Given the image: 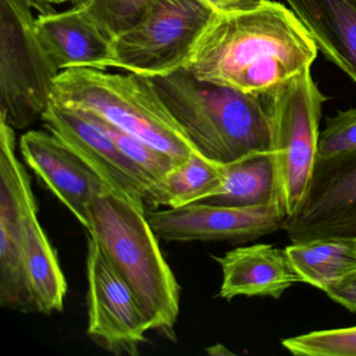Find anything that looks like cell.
Instances as JSON below:
<instances>
[{
    "label": "cell",
    "instance_id": "obj_1",
    "mask_svg": "<svg viewBox=\"0 0 356 356\" xmlns=\"http://www.w3.org/2000/svg\"><path fill=\"white\" fill-rule=\"evenodd\" d=\"M318 51L291 9L260 0L216 11L184 67L199 80L262 95L312 67Z\"/></svg>",
    "mask_w": 356,
    "mask_h": 356
},
{
    "label": "cell",
    "instance_id": "obj_2",
    "mask_svg": "<svg viewBox=\"0 0 356 356\" xmlns=\"http://www.w3.org/2000/svg\"><path fill=\"white\" fill-rule=\"evenodd\" d=\"M158 95L199 153L220 164L274 152L266 95L205 82L180 68L151 79Z\"/></svg>",
    "mask_w": 356,
    "mask_h": 356
},
{
    "label": "cell",
    "instance_id": "obj_3",
    "mask_svg": "<svg viewBox=\"0 0 356 356\" xmlns=\"http://www.w3.org/2000/svg\"><path fill=\"white\" fill-rule=\"evenodd\" d=\"M87 231L138 302L151 330L177 339L180 285L164 259L145 210L106 187L89 207Z\"/></svg>",
    "mask_w": 356,
    "mask_h": 356
},
{
    "label": "cell",
    "instance_id": "obj_4",
    "mask_svg": "<svg viewBox=\"0 0 356 356\" xmlns=\"http://www.w3.org/2000/svg\"><path fill=\"white\" fill-rule=\"evenodd\" d=\"M51 101L97 116L178 162L197 151L149 78L97 68H70L58 74Z\"/></svg>",
    "mask_w": 356,
    "mask_h": 356
},
{
    "label": "cell",
    "instance_id": "obj_5",
    "mask_svg": "<svg viewBox=\"0 0 356 356\" xmlns=\"http://www.w3.org/2000/svg\"><path fill=\"white\" fill-rule=\"evenodd\" d=\"M33 11L26 0H0V118L15 130L41 120L60 74Z\"/></svg>",
    "mask_w": 356,
    "mask_h": 356
},
{
    "label": "cell",
    "instance_id": "obj_6",
    "mask_svg": "<svg viewBox=\"0 0 356 356\" xmlns=\"http://www.w3.org/2000/svg\"><path fill=\"white\" fill-rule=\"evenodd\" d=\"M216 14L206 0H157L135 26L112 39L109 67L149 79L177 72Z\"/></svg>",
    "mask_w": 356,
    "mask_h": 356
},
{
    "label": "cell",
    "instance_id": "obj_7",
    "mask_svg": "<svg viewBox=\"0 0 356 356\" xmlns=\"http://www.w3.org/2000/svg\"><path fill=\"white\" fill-rule=\"evenodd\" d=\"M264 95L272 120L281 206L287 218L299 207L312 177L327 97L316 86L310 68Z\"/></svg>",
    "mask_w": 356,
    "mask_h": 356
},
{
    "label": "cell",
    "instance_id": "obj_8",
    "mask_svg": "<svg viewBox=\"0 0 356 356\" xmlns=\"http://www.w3.org/2000/svg\"><path fill=\"white\" fill-rule=\"evenodd\" d=\"M281 230L291 243L356 241V149L316 156L303 199Z\"/></svg>",
    "mask_w": 356,
    "mask_h": 356
},
{
    "label": "cell",
    "instance_id": "obj_9",
    "mask_svg": "<svg viewBox=\"0 0 356 356\" xmlns=\"http://www.w3.org/2000/svg\"><path fill=\"white\" fill-rule=\"evenodd\" d=\"M16 147L15 129L0 118V305L29 314L35 309L24 266V220L35 197Z\"/></svg>",
    "mask_w": 356,
    "mask_h": 356
},
{
    "label": "cell",
    "instance_id": "obj_10",
    "mask_svg": "<svg viewBox=\"0 0 356 356\" xmlns=\"http://www.w3.org/2000/svg\"><path fill=\"white\" fill-rule=\"evenodd\" d=\"M88 333L90 339L116 355H138L151 330L131 289L88 234L86 259Z\"/></svg>",
    "mask_w": 356,
    "mask_h": 356
},
{
    "label": "cell",
    "instance_id": "obj_11",
    "mask_svg": "<svg viewBox=\"0 0 356 356\" xmlns=\"http://www.w3.org/2000/svg\"><path fill=\"white\" fill-rule=\"evenodd\" d=\"M158 238L175 243L256 241L282 228L285 216L280 204L259 207H231L195 203L147 213Z\"/></svg>",
    "mask_w": 356,
    "mask_h": 356
},
{
    "label": "cell",
    "instance_id": "obj_12",
    "mask_svg": "<svg viewBox=\"0 0 356 356\" xmlns=\"http://www.w3.org/2000/svg\"><path fill=\"white\" fill-rule=\"evenodd\" d=\"M45 130L63 141L111 191L145 210L153 181L115 143L76 110L51 101L42 114Z\"/></svg>",
    "mask_w": 356,
    "mask_h": 356
},
{
    "label": "cell",
    "instance_id": "obj_13",
    "mask_svg": "<svg viewBox=\"0 0 356 356\" xmlns=\"http://www.w3.org/2000/svg\"><path fill=\"white\" fill-rule=\"evenodd\" d=\"M19 151L26 165L88 231L90 204L107 185L47 130L24 133L19 139Z\"/></svg>",
    "mask_w": 356,
    "mask_h": 356
},
{
    "label": "cell",
    "instance_id": "obj_14",
    "mask_svg": "<svg viewBox=\"0 0 356 356\" xmlns=\"http://www.w3.org/2000/svg\"><path fill=\"white\" fill-rule=\"evenodd\" d=\"M212 259L222 270L218 297L227 301L237 296L279 299L289 287L302 282L286 250L268 243L235 248Z\"/></svg>",
    "mask_w": 356,
    "mask_h": 356
},
{
    "label": "cell",
    "instance_id": "obj_15",
    "mask_svg": "<svg viewBox=\"0 0 356 356\" xmlns=\"http://www.w3.org/2000/svg\"><path fill=\"white\" fill-rule=\"evenodd\" d=\"M35 28L60 72L70 68H109L112 39L79 6L40 14Z\"/></svg>",
    "mask_w": 356,
    "mask_h": 356
},
{
    "label": "cell",
    "instance_id": "obj_16",
    "mask_svg": "<svg viewBox=\"0 0 356 356\" xmlns=\"http://www.w3.org/2000/svg\"><path fill=\"white\" fill-rule=\"evenodd\" d=\"M316 49L356 83V0H284Z\"/></svg>",
    "mask_w": 356,
    "mask_h": 356
},
{
    "label": "cell",
    "instance_id": "obj_17",
    "mask_svg": "<svg viewBox=\"0 0 356 356\" xmlns=\"http://www.w3.org/2000/svg\"><path fill=\"white\" fill-rule=\"evenodd\" d=\"M37 214L38 208L35 200L24 216V266L35 312L51 314L63 310L67 281Z\"/></svg>",
    "mask_w": 356,
    "mask_h": 356
},
{
    "label": "cell",
    "instance_id": "obj_18",
    "mask_svg": "<svg viewBox=\"0 0 356 356\" xmlns=\"http://www.w3.org/2000/svg\"><path fill=\"white\" fill-rule=\"evenodd\" d=\"M222 188L201 203L231 207H259L277 203L281 205L275 152L250 154L230 163L222 164Z\"/></svg>",
    "mask_w": 356,
    "mask_h": 356
},
{
    "label": "cell",
    "instance_id": "obj_19",
    "mask_svg": "<svg viewBox=\"0 0 356 356\" xmlns=\"http://www.w3.org/2000/svg\"><path fill=\"white\" fill-rule=\"evenodd\" d=\"M222 183V164L195 151L149 187L145 197V207L179 208L201 203L216 195Z\"/></svg>",
    "mask_w": 356,
    "mask_h": 356
},
{
    "label": "cell",
    "instance_id": "obj_20",
    "mask_svg": "<svg viewBox=\"0 0 356 356\" xmlns=\"http://www.w3.org/2000/svg\"><path fill=\"white\" fill-rule=\"evenodd\" d=\"M302 282L324 291L341 277L356 270V241L316 239L285 248Z\"/></svg>",
    "mask_w": 356,
    "mask_h": 356
},
{
    "label": "cell",
    "instance_id": "obj_21",
    "mask_svg": "<svg viewBox=\"0 0 356 356\" xmlns=\"http://www.w3.org/2000/svg\"><path fill=\"white\" fill-rule=\"evenodd\" d=\"M79 112L102 132L105 133L115 143L120 152L124 154L131 161L134 162L141 170H143L153 183L163 178L172 168L180 163L164 152L147 145L137 137L124 132L106 120L92 114Z\"/></svg>",
    "mask_w": 356,
    "mask_h": 356
},
{
    "label": "cell",
    "instance_id": "obj_22",
    "mask_svg": "<svg viewBox=\"0 0 356 356\" xmlns=\"http://www.w3.org/2000/svg\"><path fill=\"white\" fill-rule=\"evenodd\" d=\"M157 0H86L79 6L109 38L129 30Z\"/></svg>",
    "mask_w": 356,
    "mask_h": 356
},
{
    "label": "cell",
    "instance_id": "obj_23",
    "mask_svg": "<svg viewBox=\"0 0 356 356\" xmlns=\"http://www.w3.org/2000/svg\"><path fill=\"white\" fill-rule=\"evenodd\" d=\"M297 356H356V326L312 331L281 341Z\"/></svg>",
    "mask_w": 356,
    "mask_h": 356
},
{
    "label": "cell",
    "instance_id": "obj_24",
    "mask_svg": "<svg viewBox=\"0 0 356 356\" xmlns=\"http://www.w3.org/2000/svg\"><path fill=\"white\" fill-rule=\"evenodd\" d=\"M353 149H356V107L339 110L335 115L326 118V126L318 137V155Z\"/></svg>",
    "mask_w": 356,
    "mask_h": 356
},
{
    "label": "cell",
    "instance_id": "obj_25",
    "mask_svg": "<svg viewBox=\"0 0 356 356\" xmlns=\"http://www.w3.org/2000/svg\"><path fill=\"white\" fill-rule=\"evenodd\" d=\"M324 291L331 300L356 314V270L329 284Z\"/></svg>",
    "mask_w": 356,
    "mask_h": 356
},
{
    "label": "cell",
    "instance_id": "obj_26",
    "mask_svg": "<svg viewBox=\"0 0 356 356\" xmlns=\"http://www.w3.org/2000/svg\"><path fill=\"white\" fill-rule=\"evenodd\" d=\"M206 1H207L216 11L224 12L249 7V6L258 3L260 0H206Z\"/></svg>",
    "mask_w": 356,
    "mask_h": 356
},
{
    "label": "cell",
    "instance_id": "obj_27",
    "mask_svg": "<svg viewBox=\"0 0 356 356\" xmlns=\"http://www.w3.org/2000/svg\"><path fill=\"white\" fill-rule=\"evenodd\" d=\"M33 9L40 12V14H49L55 12V6L70 3V0H26Z\"/></svg>",
    "mask_w": 356,
    "mask_h": 356
},
{
    "label": "cell",
    "instance_id": "obj_28",
    "mask_svg": "<svg viewBox=\"0 0 356 356\" xmlns=\"http://www.w3.org/2000/svg\"><path fill=\"white\" fill-rule=\"evenodd\" d=\"M86 0H70V3H72V6H80L82 3H84Z\"/></svg>",
    "mask_w": 356,
    "mask_h": 356
}]
</instances>
